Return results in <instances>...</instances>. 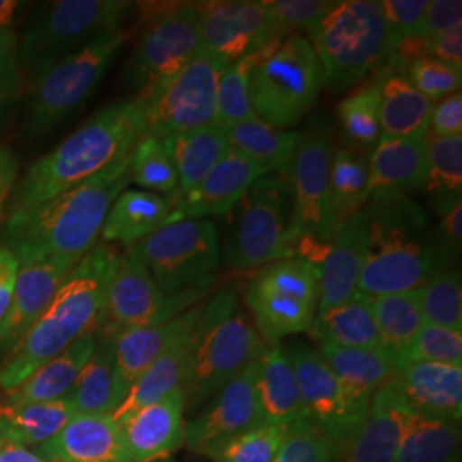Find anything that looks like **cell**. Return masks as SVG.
<instances>
[{"mask_svg":"<svg viewBox=\"0 0 462 462\" xmlns=\"http://www.w3.org/2000/svg\"><path fill=\"white\" fill-rule=\"evenodd\" d=\"M131 183L129 154L32 211L7 216L0 240L19 265L53 255L83 257L97 245L116 199Z\"/></svg>","mask_w":462,"mask_h":462,"instance_id":"obj_1","label":"cell"},{"mask_svg":"<svg viewBox=\"0 0 462 462\" xmlns=\"http://www.w3.org/2000/svg\"><path fill=\"white\" fill-rule=\"evenodd\" d=\"M146 131V106L139 97L99 110L16 180L7 200V216L32 211L91 179L131 154Z\"/></svg>","mask_w":462,"mask_h":462,"instance_id":"obj_2","label":"cell"},{"mask_svg":"<svg viewBox=\"0 0 462 462\" xmlns=\"http://www.w3.org/2000/svg\"><path fill=\"white\" fill-rule=\"evenodd\" d=\"M116 254L106 244L89 248L70 271L47 309L0 368V389L14 391L34 370L105 320L106 286Z\"/></svg>","mask_w":462,"mask_h":462,"instance_id":"obj_3","label":"cell"},{"mask_svg":"<svg viewBox=\"0 0 462 462\" xmlns=\"http://www.w3.org/2000/svg\"><path fill=\"white\" fill-rule=\"evenodd\" d=\"M368 247L358 293L368 298L413 291L437 271L427 211L410 199L370 202Z\"/></svg>","mask_w":462,"mask_h":462,"instance_id":"obj_4","label":"cell"},{"mask_svg":"<svg viewBox=\"0 0 462 462\" xmlns=\"http://www.w3.org/2000/svg\"><path fill=\"white\" fill-rule=\"evenodd\" d=\"M264 349V341L240 309L236 290L233 286L219 290L202 303L190 334L182 389L185 410L194 411L215 397L248 365L259 360Z\"/></svg>","mask_w":462,"mask_h":462,"instance_id":"obj_5","label":"cell"},{"mask_svg":"<svg viewBox=\"0 0 462 462\" xmlns=\"http://www.w3.org/2000/svg\"><path fill=\"white\" fill-rule=\"evenodd\" d=\"M309 33L324 70V84L332 91L358 83L389 60L394 50L391 30L374 0L332 2Z\"/></svg>","mask_w":462,"mask_h":462,"instance_id":"obj_6","label":"cell"},{"mask_svg":"<svg viewBox=\"0 0 462 462\" xmlns=\"http://www.w3.org/2000/svg\"><path fill=\"white\" fill-rule=\"evenodd\" d=\"M324 86V70L310 42L286 34L254 55L248 76L250 105L255 116L288 129L314 108Z\"/></svg>","mask_w":462,"mask_h":462,"instance_id":"obj_7","label":"cell"},{"mask_svg":"<svg viewBox=\"0 0 462 462\" xmlns=\"http://www.w3.org/2000/svg\"><path fill=\"white\" fill-rule=\"evenodd\" d=\"M125 0H57L36 11L19 40L21 76L36 81L91 40L122 28L134 9Z\"/></svg>","mask_w":462,"mask_h":462,"instance_id":"obj_8","label":"cell"},{"mask_svg":"<svg viewBox=\"0 0 462 462\" xmlns=\"http://www.w3.org/2000/svg\"><path fill=\"white\" fill-rule=\"evenodd\" d=\"M127 38L129 32L122 28L99 34L40 76L28 103L24 133L42 137L66 122L93 95Z\"/></svg>","mask_w":462,"mask_h":462,"instance_id":"obj_9","label":"cell"},{"mask_svg":"<svg viewBox=\"0 0 462 462\" xmlns=\"http://www.w3.org/2000/svg\"><path fill=\"white\" fill-rule=\"evenodd\" d=\"M319 264L305 257L281 259L252 276L244 300L265 346L310 330L319 307Z\"/></svg>","mask_w":462,"mask_h":462,"instance_id":"obj_10","label":"cell"},{"mask_svg":"<svg viewBox=\"0 0 462 462\" xmlns=\"http://www.w3.org/2000/svg\"><path fill=\"white\" fill-rule=\"evenodd\" d=\"M288 257H297L290 183L286 175L265 173L238 202L228 263L247 273Z\"/></svg>","mask_w":462,"mask_h":462,"instance_id":"obj_11","label":"cell"},{"mask_svg":"<svg viewBox=\"0 0 462 462\" xmlns=\"http://www.w3.org/2000/svg\"><path fill=\"white\" fill-rule=\"evenodd\" d=\"M131 250L165 295L209 290L221 264L219 236L211 219L166 223Z\"/></svg>","mask_w":462,"mask_h":462,"instance_id":"obj_12","label":"cell"},{"mask_svg":"<svg viewBox=\"0 0 462 462\" xmlns=\"http://www.w3.org/2000/svg\"><path fill=\"white\" fill-rule=\"evenodd\" d=\"M143 13L141 32L125 70L137 97L149 95L200 51L199 2L148 4Z\"/></svg>","mask_w":462,"mask_h":462,"instance_id":"obj_13","label":"cell"},{"mask_svg":"<svg viewBox=\"0 0 462 462\" xmlns=\"http://www.w3.org/2000/svg\"><path fill=\"white\" fill-rule=\"evenodd\" d=\"M209 290H187L165 295L149 274L148 267L129 248L116 254L106 286L103 332L116 337L122 332L162 324L198 305Z\"/></svg>","mask_w":462,"mask_h":462,"instance_id":"obj_14","label":"cell"},{"mask_svg":"<svg viewBox=\"0 0 462 462\" xmlns=\"http://www.w3.org/2000/svg\"><path fill=\"white\" fill-rule=\"evenodd\" d=\"M286 351L295 368L305 420L343 454L362 427L370 404H362L347 394L319 347L295 343Z\"/></svg>","mask_w":462,"mask_h":462,"instance_id":"obj_15","label":"cell"},{"mask_svg":"<svg viewBox=\"0 0 462 462\" xmlns=\"http://www.w3.org/2000/svg\"><path fill=\"white\" fill-rule=\"evenodd\" d=\"M223 67L199 51L196 59L165 83L146 97H139L146 106V133L163 137L215 124L216 86Z\"/></svg>","mask_w":462,"mask_h":462,"instance_id":"obj_16","label":"cell"},{"mask_svg":"<svg viewBox=\"0 0 462 462\" xmlns=\"http://www.w3.org/2000/svg\"><path fill=\"white\" fill-rule=\"evenodd\" d=\"M330 160L329 133L315 129L301 134L288 173L297 257L301 242L326 245L334 233L330 216Z\"/></svg>","mask_w":462,"mask_h":462,"instance_id":"obj_17","label":"cell"},{"mask_svg":"<svg viewBox=\"0 0 462 462\" xmlns=\"http://www.w3.org/2000/svg\"><path fill=\"white\" fill-rule=\"evenodd\" d=\"M264 0L199 2L200 51L228 66L281 40Z\"/></svg>","mask_w":462,"mask_h":462,"instance_id":"obj_18","label":"cell"},{"mask_svg":"<svg viewBox=\"0 0 462 462\" xmlns=\"http://www.w3.org/2000/svg\"><path fill=\"white\" fill-rule=\"evenodd\" d=\"M255 362L217 391L209 406L187 423L185 446L192 452L209 457L231 439L264 423L254 387Z\"/></svg>","mask_w":462,"mask_h":462,"instance_id":"obj_19","label":"cell"},{"mask_svg":"<svg viewBox=\"0 0 462 462\" xmlns=\"http://www.w3.org/2000/svg\"><path fill=\"white\" fill-rule=\"evenodd\" d=\"M265 173L267 171L257 162L236 149H230L190 192L173 199V208L166 223L228 215L238 206L252 183Z\"/></svg>","mask_w":462,"mask_h":462,"instance_id":"obj_20","label":"cell"},{"mask_svg":"<svg viewBox=\"0 0 462 462\" xmlns=\"http://www.w3.org/2000/svg\"><path fill=\"white\" fill-rule=\"evenodd\" d=\"M183 411L185 397L179 389L116 423L125 461H165L185 446Z\"/></svg>","mask_w":462,"mask_h":462,"instance_id":"obj_21","label":"cell"},{"mask_svg":"<svg viewBox=\"0 0 462 462\" xmlns=\"http://www.w3.org/2000/svg\"><path fill=\"white\" fill-rule=\"evenodd\" d=\"M79 261V257L53 255L19 267L9 312L0 324V353L11 355L19 346Z\"/></svg>","mask_w":462,"mask_h":462,"instance_id":"obj_22","label":"cell"},{"mask_svg":"<svg viewBox=\"0 0 462 462\" xmlns=\"http://www.w3.org/2000/svg\"><path fill=\"white\" fill-rule=\"evenodd\" d=\"M368 247L366 206L332 233L326 254L319 263V307L322 314L358 293V280Z\"/></svg>","mask_w":462,"mask_h":462,"instance_id":"obj_23","label":"cell"},{"mask_svg":"<svg viewBox=\"0 0 462 462\" xmlns=\"http://www.w3.org/2000/svg\"><path fill=\"white\" fill-rule=\"evenodd\" d=\"M389 383L414 413L461 423L462 366L399 365Z\"/></svg>","mask_w":462,"mask_h":462,"instance_id":"obj_24","label":"cell"},{"mask_svg":"<svg viewBox=\"0 0 462 462\" xmlns=\"http://www.w3.org/2000/svg\"><path fill=\"white\" fill-rule=\"evenodd\" d=\"M425 137L380 135L368 158V204L408 198L425 183Z\"/></svg>","mask_w":462,"mask_h":462,"instance_id":"obj_25","label":"cell"},{"mask_svg":"<svg viewBox=\"0 0 462 462\" xmlns=\"http://www.w3.org/2000/svg\"><path fill=\"white\" fill-rule=\"evenodd\" d=\"M202 303L180 315L148 328L127 330L116 337V372L118 396L124 399L135 380L170 347L187 337L198 320Z\"/></svg>","mask_w":462,"mask_h":462,"instance_id":"obj_26","label":"cell"},{"mask_svg":"<svg viewBox=\"0 0 462 462\" xmlns=\"http://www.w3.org/2000/svg\"><path fill=\"white\" fill-rule=\"evenodd\" d=\"M33 452L49 462H127L110 414L76 413Z\"/></svg>","mask_w":462,"mask_h":462,"instance_id":"obj_27","label":"cell"},{"mask_svg":"<svg viewBox=\"0 0 462 462\" xmlns=\"http://www.w3.org/2000/svg\"><path fill=\"white\" fill-rule=\"evenodd\" d=\"M411 408L387 382L372 396L362 427L337 462H394L404 421Z\"/></svg>","mask_w":462,"mask_h":462,"instance_id":"obj_28","label":"cell"},{"mask_svg":"<svg viewBox=\"0 0 462 462\" xmlns=\"http://www.w3.org/2000/svg\"><path fill=\"white\" fill-rule=\"evenodd\" d=\"M254 387L264 423L288 429L305 420L295 368L286 347L265 346L264 353L255 362Z\"/></svg>","mask_w":462,"mask_h":462,"instance_id":"obj_29","label":"cell"},{"mask_svg":"<svg viewBox=\"0 0 462 462\" xmlns=\"http://www.w3.org/2000/svg\"><path fill=\"white\" fill-rule=\"evenodd\" d=\"M319 351L349 396L370 404L372 396L393 379L396 358L382 347H339L319 345Z\"/></svg>","mask_w":462,"mask_h":462,"instance_id":"obj_30","label":"cell"},{"mask_svg":"<svg viewBox=\"0 0 462 462\" xmlns=\"http://www.w3.org/2000/svg\"><path fill=\"white\" fill-rule=\"evenodd\" d=\"M173 199L148 190L125 189L116 199L101 228L105 242L131 248L162 228L171 213Z\"/></svg>","mask_w":462,"mask_h":462,"instance_id":"obj_31","label":"cell"},{"mask_svg":"<svg viewBox=\"0 0 462 462\" xmlns=\"http://www.w3.org/2000/svg\"><path fill=\"white\" fill-rule=\"evenodd\" d=\"M162 141L179 177V190L171 199L190 192L231 149L228 131L216 124L163 135Z\"/></svg>","mask_w":462,"mask_h":462,"instance_id":"obj_32","label":"cell"},{"mask_svg":"<svg viewBox=\"0 0 462 462\" xmlns=\"http://www.w3.org/2000/svg\"><path fill=\"white\" fill-rule=\"evenodd\" d=\"M380 135L411 139L430 131L433 103L394 69L379 76Z\"/></svg>","mask_w":462,"mask_h":462,"instance_id":"obj_33","label":"cell"},{"mask_svg":"<svg viewBox=\"0 0 462 462\" xmlns=\"http://www.w3.org/2000/svg\"><path fill=\"white\" fill-rule=\"evenodd\" d=\"M95 346L97 332L78 339L60 355L34 370L14 391L7 393L4 404L16 406L28 402H47L66 397L79 377L84 365L88 364L89 356L93 355Z\"/></svg>","mask_w":462,"mask_h":462,"instance_id":"obj_34","label":"cell"},{"mask_svg":"<svg viewBox=\"0 0 462 462\" xmlns=\"http://www.w3.org/2000/svg\"><path fill=\"white\" fill-rule=\"evenodd\" d=\"M76 414L69 397L47 402L0 404V442L38 447L55 437Z\"/></svg>","mask_w":462,"mask_h":462,"instance_id":"obj_35","label":"cell"},{"mask_svg":"<svg viewBox=\"0 0 462 462\" xmlns=\"http://www.w3.org/2000/svg\"><path fill=\"white\" fill-rule=\"evenodd\" d=\"M76 413L112 414L122 402L116 389V337L97 336V346L67 394Z\"/></svg>","mask_w":462,"mask_h":462,"instance_id":"obj_36","label":"cell"},{"mask_svg":"<svg viewBox=\"0 0 462 462\" xmlns=\"http://www.w3.org/2000/svg\"><path fill=\"white\" fill-rule=\"evenodd\" d=\"M459 423L408 413L394 462H459Z\"/></svg>","mask_w":462,"mask_h":462,"instance_id":"obj_37","label":"cell"},{"mask_svg":"<svg viewBox=\"0 0 462 462\" xmlns=\"http://www.w3.org/2000/svg\"><path fill=\"white\" fill-rule=\"evenodd\" d=\"M310 334L319 345L339 347L380 346L372 298L356 293L345 303L315 315Z\"/></svg>","mask_w":462,"mask_h":462,"instance_id":"obj_38","label":"cell"},{"mask_svg":"<svg viewBox=\"0 0 462 462\" xmlns=\"http://www.w3.org/2000/svg\"><path fill=\"white\" fill-rule=\"evenodd\" d=\"M190 334L170 347L165 355H162L134 382L122 402L116 406V411L110 414L116 423H120L137 410L160 401L162 397L171 394L173 391L183 389L189 366Z\"/></svg>","mask_w":462,"mask_h":462,"instance_id":"obj_39","label":"cell"},{"mask_svg":"<svg viewBox=\"0 0 462 462\" xmlns=\"http://www.w3.org/2000/svg\"><path fill=\"white\" fill-rule=\"evenodd\" d=\"M226 131L231 149H236L257 162L267 173L288 177L301 134L278 129L259 118L240 122Z\"/></svg>","mask_w":462,"mask_h":462,"instance_id":"obj_40","label":"cell"},{"mask_svg":"<svg viewBox=\"0 0 462 462\" xmlns=\"http://www.w3.org/2000/svg\"><path fill=\"white\" fill-rule=\"evenodd\" d=\"M330 216L334 231L368 204V160L356 149L339 148L330 160Z\"/></svg>","mask_w":462,"mask_h":462,"instance_id":"obj_41","label":"cell"},{"mask_svg":"<svg viewBox=\"0 0 462 462\" xmlns=\"http://www.w3.org/2000/svg\"><path fill=\"white\" fill-rule=\"evenodd\" d=\"M372 309L380 347L391 353L397 362L402 347L413 339L414 334L425 324L418 290L372 298Z\"/></svg>","mask_w":462,"mask_h":462,"instance_id":"obj_42","label":"cell"},{"mask_svg":"<svg viewBox=\"0 0 462 462\" xmlns=\"http://www.w3.org/2000/svg\"><path fill=\"white\" fill-rule=\"evenodd\" d=\"M131 183L160 196L173 198L179 190L175 165L160 135L146 133L129 154Z\"/></svg>","mask_w":462,"mask_h":462,"instance_id":"obj_43","label":"cell"},{"mask_svg":"<svg viewBox=\"0 0 462 462\" xmlns=\"http://www.w3.org/2000/svg\"><path fill=\"white\" fill-rule=\"evenodd\" d=\"M418 297L425 324L462 330V284L459 271L437 269L427 282L418 288Z\"/></svg>","mask_w":462,"mask_h":462,"instance_id":"obj_44","label":"cell"},{"mask_svg":"<svg viewBox=\"0 0 462 462\" xmlns=\"http://www.w3.org/2000/svg\"><path fill=\"white\" fill-rule=\"evenodd\" d=\"M337 116L343 133L353 146L351 149L375 148L382 134L379 78L343 99L337 105Z\"/></svg>","mask_w":462,"mask_h":462,"instance_id":"obj_45","label":"cell"},{"mask_svg":"<svg viewBox=\"0 0 462 462\" xmlns=\"http://www.w3.org/2000/svg\"><path fill=\"white\" fill-rule=\"evenodd\" d=\"M254 55L255 53L221 69L216 86V125L230 129L231 125L257 118L252 110L248 93V76Z\"/></svg>","mask_w":462,"mask_h":462,"instance_id":"obj_46","label":"cell"},{"mask_svg":"<svg viewBox=\"0 0 462 462\" xmlns=\"http://www.w3.org/2000/svg\"><path fill=\"white\" fill-rule=\"evenodd\" d=\"M423 189L442 196L461 194L462 137H439L427 134Z\"/></svg>","mask_w":462,"mask_h":462,"instance_id":"obj_47","label":"cell"},{"mask_svg":"<svg viewBox=\"0 0 462 462\" xmlns=\"http://www.w3.org/2000/svg\"><path fill=\"white\" fill-rule=\"evenodd\" d=\"M404 364L462 366V330L423 324L397 356V366Z\"/></svg>","mask_w":462,"mask_h":462,"instance_id":"obj_48","label":"cell"},{"mask_svg":"<svg viewBox=\"0 0 462 462\" xmlns=\"http://www.w3.org/2000/svg\"><path fill=\"white\" fill-rule=\"evenodd\" d=\"M286 429L261 423L231 439L209 457L215 462H273L280 450Z\"/></svg>","mask_w":462,"mask_h":462,"instance_id":"obj_49","label":"cell"},{"mask_svg":"<svg viewBox=\"0 0 462 462\" xmlns=\"http://www.w3.org/2000/svg\"><path fill=\"white\" fill-rule=\"evenodd\" d=\"M341 452L307 420L290 425L273 462H337Z\"/></svg>","mask_w":462,"mask_h":462,"instance_id":"obj_50","label":"cell"},{"mask_svg":"<svg viewBox=\"0 0 462 462\" xmlns=\"http://www.w3.org/2000/svg\"><path fill=\"white\" fill-rule=\"evenodd\" d=\"M404 76L431 103L454 95L461 88V69L433 57L410 62Z\"/></svg>","mask_w":462,"mask_h":462,"instance_id":"obj_51","label":"cell"},{"mask_svg":"<svg viewBox=\"0 0 462 462\" xmlns=\"http://www.w3.org/2000/svg\"><path fill=\"white\" fill-rule=\"evenodd\" d=\"M278 30L284 34L310 32L328 13L330 0H264Z\"/></svg>","mask_w":462,"mask_h":462,"instance_id":"obj_52","label":"cell"},{"mask_svg":"<svg viewBox=\"0 0 462 462\" xmlns=\"http://www.w3.org/2000/svg\"><path fill=\"white\" fill-rule=\"evenodd\" d=\"M440 223L437 231H433L435 259L442 255L444 263H454L459 257L462 244V204L461 194L448 196L442 206H439Z\"/></svg>","mask_w":462,"mask_h":462,"instance_id":"obj_53","label":"cell"},{"mask_svg":"<svg viewBox=\"0 0 462 462\" xmlns=\"http://www.w3.org/2000/svg\"><path fill=\"white\" fill-rule=\"evenodd\" d=\"M379 5L396 47L401 40L418 34L429 0H382Z\"/></svg>","mask_w":462,"mask_h":462,"instance_id":"obj_54","label":"cell"},{"mask_svg":"<svg viewBox=\"0 0 462 462\" xmlns=\"http://www.w3.org/2000/svg\"><path fill=\"white\" fill-rule=\"evenodd\" d=\"M19 38L13 28L0 30V112H4L21 91Z\"/></svg>","mask_w":462,"mask_h":462,"instance_id":"obj_55","label":"cell"},{"mask_svg":"<svg viewBox=\"0 0 462 462\" xmlns=\"http://www.w3.org/2000/svg\"><path fill=\"white\" fill-rule=\"evenodd\" d=\"M462 24L461 0H429L427 11L416 36L430 42L433 36L444 33Z\"/></svg>","mask_w":462,"mask_h":462,"instance_id":"obj_56","label":"cell"},{"mask_svg":"<svg viewBox=\"0 0 462 462\" xmlns=\"http://www.w3.org/2000/svg\"><path fill=\"white\" fill-rule=\"evenodd\" d=\"M429 133L439 137H462L461 91H456L433 105Z\"/></svg>","mask_w":462,"mask_h":462,"instance_id":"obj_57","label":"cell"},{"mask_svg":"<svg viewBox=\"0 0 462 462\" xmlns=\"http://www.w3.org/2000/svg\"><path fill=\"white\" fill-rule=\"evenodd\" d=\"M430 57L462 69V24L430 40Z\"/></svg>","mask_w":462,"mask_h":462,"instance_id":"obj_58","label":"cell"},{"mask_svg":"<svg viewBox=\"0 0 462 462\" xmlns=\"http://www.w3.org/2000/svg\"><path fill=\"white\" fill-rule=\"evenodd\" d=\"M19 267L16 255L11 250L0 247V324L9 312Z\"/></svg>","mask_w":462,"mask_h":462,"instance_id":"obj_59","label":"cell"},{"mask_svg":"<svg viewBox=\"0 0 462 462\" xmlns=\"http://www.w3.org/2000/svg\"><path fill=\"white\" fill-rule=\"evenodd\" d=\"M17 170L19 163L16 156L9 149L0 146V223L7 208L9 196L16 185Z\"/></svg>","mask_w":462,"mask_h":462,"instance_id":"obj_60","label":"cell"},{"mask_svg":"<svg viewBox=\"0 0 462 462\" xmlns=\"http://www.w3.org/2000/svg\"><path fill=\"white\" fill-rule=\"evenodd\" d=\"M0 462H49L36 456L26 447L0 442Z\"/></svg>","mask_w":462,"mask_h":462,"instance_id":"obj_61","label":"cell"},{"mask_svg":"<svg viewBox=\"0 0 462 462\" xmlns=\"http://www.w3.org/2000/svg\"><path fill=\"white\" fill-rule=\"evenodd\" d=\"M26 2H17V0H0V30L2 28H11V24L24 9Z\"/></svg>","mask_w":462,"mask_h":462,"instance_id":"obj_62","label":"cell"}]
</instances>
